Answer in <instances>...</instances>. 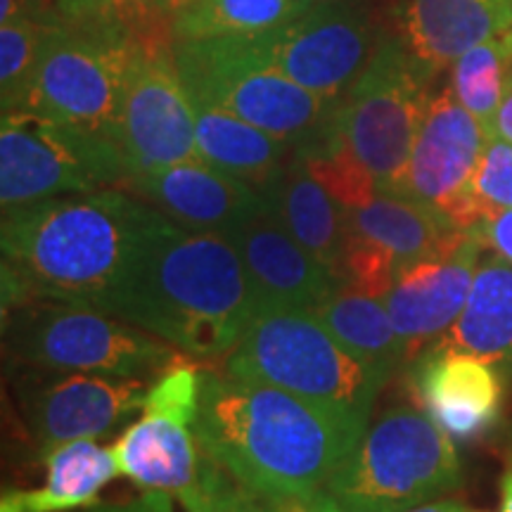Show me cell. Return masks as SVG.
Instances as JSON below:
<instances>
[{
  "label": "cell",
  "instance_id": "cell-18",
  "mask_svg": "<svg viewBox=\"0 0 512 512\" xmlns=\"http://www.w3.org/2000/svg\"><path fill=\"white\" fill-rule=\"evenodd\" d=\"M252 287L256 311H313L339 285L337 278L266 207L228 235Z\"/></svg>",
  "mask_w": 512,
  "mask_h": 512
},
{
  "label": "cell",
  "instance_id": "cell-26",
  "mask_svg": "<svg viewBox=\"0 0 512 512\" xmlns=\"http://www.w3.org/2000/svg\"><path fill=\"white\" fill-rule=\"evenodd\" d=\"M313 313L351 354L370 366L394 375L401 363H408L406 344L394 328L384 299L337 285Z\"/></svg>",
  "mask_w": 512,
  "mask_h": 512
},
{
  "label": "cell",
  "instance_id": "cell-4",
  "mask_svg": "<svg viewBox=\"0 0 512 512\" xmlns=\"http://www.w3.org/2000/svg\"><path fill=\"white\" fill-rule=\"evenodd\" d=\"M223 368L302 396L366 432L392 373L351 354L313 311L264 309Z\"/></svg>",
  "mask_w": 512,
  "mask_h": 512
},
{
  "label": "cell",
  "instance_id": "cell-5",
  "mask_svg": "<svg viewBox=\"0 0 512 512\" xmlns=\"http://www.w3.org/2000/svg\"><path fill=\"white\" fill-rule=\"evenodd\" d=\"M3 347L12 368L74 370L147 384L190 358L98 306L57 299L3 309Z\"/></svg>",
  "mask_w": 512,
  "mask_h": 512
},
{
  "label": "cell",
  "instance_id": "cell-15",
  "mask_svg": "<svg viewBox=\"0 0 512 512\" xmlns=\"http://www.w3.org/2000/svg\"><path fill=\"white\" fill-rule=\"evenodd\" d=\"M486 138V126L460 105L453 88H441L427 102L401 195L413 197L465 230L467 185Z\"/></svg>",
  "mask_w": 512,
  "mask_h": 512
},
{
  "label": "cell",
  "instance_id": "cell-6",
  "mask_svg": "<svg viewBox=\"0 0 512 512\" xmlns=\"http://www.w3.org/2000/svg\"><path fill=\"white\" fill-rule=\"evenodd\" d=\"M460 486L456 441L413 403L375 418L325 489L349 512H406Z\"/></svg>",
  "mask_w": 512,
  "mask_h": 512
},
{
  "label": "cell",
  "instance_id": "cell-16",
  "mask_svg": "<svg viewBox=\"0 0 512 512\" xmlns=\"http://www.w3.org/2000/svg\"><path fill=\"white\" fill-rule=\"evenodd\" d=\"M482 252L484 242L475 230H467L448 252L399 266L384 306L406 344L408 361L437 342L463 313Z\"/></svg>",
  "mask_w": 512,
  "mask_h": 512
},
{
  "label": "cell",
  "instance_id": "cell-13",
  "mask_svg": "<svg viewBox=\"0 0 512 512\" xmlns=\"http://www.w3.org/2000/svg\"><path fill=\"white\" fill-rule=\"evenodd\" d=\"M119 145L131 178L200 159L195 105L178 74L174 50L133 46L121 98Z\"/></svg>",
  "mask_w": 512,
  "mask_h": 512
},
{
  "label": "cell",
  "instance_id": "cell-38",
  "mask_svg": "<svg viewBox=\"0 0 512 512\" xmlns=\"http://www.w3.org/2000/svg\"><path fill=\"white\" fill-rule=\"evenodd\" d=\"M24 5H27V0H0V24L22 17Z\"/></svg>",
  "mask_w": 512,
  "mask_h": 512
},
{
  "label": "cell",
  "instance_id": "cell-30",
  "mask_svg": "<svg viewBox=\"0 0 512 512\" xmlns=\"http://www.w3.org/2000/svg\"><path fill=\"white\" fill-rule=\"evenodd\" d=\"M43 34H46V27H38L29 15L0 24V100H3V112L24 107L38 53H41Z\"/></svg>",
  "mask_w": 512,
  "mask_h": 512
},
{
  "label": "cell",
  "instance_id": "cell-11",
  "mask_svg": "<svg viewBox=\"0 0 512 512\" xmlns=\"http://www.w3.org/2000/svg\"><path fill=\"white\" fill-rule=\"evenodd\" d=\"M200 384L202 368L188 358L147 387L140 418L112 446L119 477L174 498L197 482L204 460L195 432Z\"/></svg>",
  "mask_w": 512,
  "mask_h": 512
},
{
  "label": "cell",
  "instance_id": "cell-24",
  "mask_svg": "<svg viewBox=\"0 0 512 512\" xmlns=\"http://www.w3.org/2000/svg\"><path fill=\"white\" fill-rule=\"evenodd\" d=\"M192 105L200 159L264 192L292 157L294 145L219 107L195 100Z\"/></svg>",
  "mask_w": 512,
  "mask_h": 512
},
{
  "label": "cell",
  "instance_id": "cell-14",
  "mask_svg": "<svg viewBox=\"0 0 512 512\" xmlns=\"http://www.w3.org/2000/svg\"><path fill=\"white\" fill-rule=\"evenodd\" d=\"M12 382L19 411L41 453L117 430L143 411L150 387L143 380L46 368H15Z\"/></svg>",
  "mask_w": 512,
  "mask_h": 512
},
{
  "label": "cell",
  "instance_id": "cell-21",
  "mask_svg": "<svg viewBox=\"0 0 512 512\" xmlns=\"http://www.w3.org/2000/svg\"><path fill=\"white\" fill-rule=\"evenodd\" d=\"M46 479L34 489H5L0 512H76L100 503V491L119 477L112 446L79 439L41 453Z\"/></svg>",
  "mask_w": 512,
  "mask_h": 512
},
{
  "label": "cell",
  "instance_id": "cell-35",
  "mask_svg": "<svg viewBox=\"0 0 512 512\" xmlns=\"http://www.w3.org/2000/svg\"><path fill=\"white\" fill-rule=\"evenodd\" d=\"M273 505L280 512H349L339 505L337 498L328 489H318L311 491V494L292 498H280V501H273Z\"/></svg>",
  "mask_w": 512,
  "mask_h": 512
},
{
  "label": "cell",
  "instance_id": "cell-22",
  "mask_svg": "<svg viewBox=\"0 0 512 512\" xmlns=\"http://www.w3.org/2000/svg\"><path fill=\"white\" fill-rule=\"evenodd\" d=\"M264 195L285 228L337 278L339 256L349 233L347 214L311 174L297 147Z\"/></svg>",
  "mask_w": 512,
  "mask_h": 512
},
{
  "label": "cell",
  "instance_id": "cell-32",
  "mask_svg": "<svg viewBox=\"0 0 512 512\" xmlns=\"http://www.w3.org/2000/svg\"><path fill=\"white\" fill-rule=\"evenodd\" d=\"M185 512H280L204 456L197 482L178 498Z\"/></svg>",
  "mask_w": 512,
  "mask_h": 512
},
{
  "label": "cell",
  "instance_id": "cell-41",
  "mask_svg": "<svg viewBox=\"0 0 512 512\" xmlns=\"http://www.w3.org/2000/svg\"><path fill=\"white\" fill-rule=\"evenodd\" d=\"M311 3H330V0H311Z\"/></svg>",
  "mask_w": 512,
  "mask_h": 512
},
{
  "label": "cell",
  "instance_id": "cell-19",
  "mask_svg": "<svg viewBox=\"0 0 512 512\" xmlns=\"http://www.w3.org/2000/svg\"><path fill=\"white\" fill-rule=\"evenodd\" d=\"M128 188L181 226L223 238L266 207L264 192L204 159L136 176L128 181Z\"/></svg>",
  "mask_w": 512,
  "mask_h": 512
},
{
  "label": "cell",
  "instance_id": "cell-20",
  "mask_svg": "<svg viewBox=\"0 0 512 512\" xmlns=\"http://www.w3.org/2000/svg\"><path fill=\"white\" fill-rule=\"evenodd\" d=\"M399 24L403 48L427 76L512 31V0H403Z\"/></svg>",
  "mask_w": 512,
  "mask_h": 512
},
{
  "label": "cell",
  "instance_id": "cell-1",
  "mask_svg": "<svg viewBox=\"0 0 512 512\" xmlns=\"http://www.w3.org/2000/svg\"><path fill=\"white\" fill-rule=\"evenodd\" d=\"M98 309L150 332L192 361H226L256 313L233 242L159 211Z\"/></svg>",
  "mask_w": 512,
  "mask_h": 512
},
{
  "label": "cell",
  "instance_id": "cell-12",
  "mask_svg": "<svg viewBox=\"0 0 512 512\" xmlns=\"http://www.w3.org/2000/svg\"><path fill=\"white\" fill-rule=\"evenodd\" d=\"M247 38L271 67L328 102L344 98L380 46L373 19L344 0L316 3L283 27Z\"/></svg>",
  "mask_w": 512,
  "mask_h": 512
},
{
  "label": "cell",
  "instance_id": "cell-29",
  "mask_svg": "<svg viewBox=\"0 0 512 512\" xmlns=\"http://www.w3.org/2000/svg\"><path fill=\"white\" fill-rule=\"evenodd\" d=\"M508 209H512V143L489 133L467 185L465 230H475L479 223Z\"/></svg>",
  "mask_w": 512,
  "mask_h": 512
},
{
  "label": "cell",
  "instance_id": "cell-34",
  "mask_svg": "<svg viewBox=\"0 0 512 512\" xmlns=\"http://www.w3.org/2000/svg\"><path fill=\"white\" fill-rule=\"evenodd\" d=\"M76 512H174V496L164 491H140L136 498H128V501L98 503Z\"/></svg>",
  "mask_w": 512,
  "mask_h": 512
},
{
  "label": "cell",
  "instance_id": "cell-9",
  "mask_svg": "<svg viewBox=\"0 0 512 512\" xmlns=\"http://www.w3.org/2000/svg\"><path fill=\"white\" fill-rule=\"evenodd\" d=\"M425 79L401 38H382L366 69L337 100L332 126L380 190L403 188L430 102Z\"/></svg>",
  "mask_w": 512,
  "mask_h": 512
},
{
  "label": "cell",
  "instance_id": "cell-23",
  "mask_svg": "<svg viewBox=\"0 0 512 512\" xmlns=\"http://www.w3.org/2000/svg\"><path fill=\"white\" fill-rule=\"evenodd\" d=\"M344 214L351 230L387 249L399 266L448 252L467 233L413 197L389 190H377L373 200Z\"/></svg>",
  "mask_w": 512,
  "mask_h": 512
},
{
  "label": "cell",
  "instance_id": "cell-27",
  "mask_svg": "<svg viewBox=\"0 0 512 512\" xmlns=\"http://www.w3.org/2000/svg\"><path fill=\"white\" fill-rule=\"evenodd\" d=\"M311 0H183L174 8V41L259 36L283 27L306 10Z\"/></svg>",
  "mask_w": 512,
  "mask_h": 512
},
{
  "label": "cell",
  "instance_id": "cell-33",
  "mask_svg": "<svg viewBox=\"0 0 512 512\" xmlns=\"http://www.w3.org/2000/svg\"><path fill=\"white\" fill-rule=\"evenodd\" d=\"M475 233L484 242V247L494 249V254L503 256L512 264V209L501 211V214L479 223Z\"/></svg>",
  "mask_w": 512,
  "mask_h": 512
},
{
  "label": "cell",
  "instance_id": "cell-8",
  "mask_svg": "<svg viewBox=\"0 0 512 512\" xmlns=\"http://www.w3.org/2000/svg\"><path fill=\"white\" fill-rule=\"evenodd\" d=\"M117 140L29 110L0 121V204L3 211L64 195L128 185Z\"/></svg>",
  "mask_w": 512,
  "mask_h": 512
},
{
  "label": "cell",
  "instance_id": "cell-31",
  "mask_svg": "<svg viewBox=\"0 0 512 512\" xmlns=\"http://www.w3.org/2000/svg\"><path fill=\"white\" fill-rule=\"evenodd\" d=\"M396 271H399V261L387 249L349 228L337 266L339 285L384 299L392 290Z\"/></svg>",
  "mask_w": 512,
  "mask_h": 512
},
{
  "label": "cell",
  "instance_id": "cell-36",
  "mask_svg": "<svg viewBox=\"0 0 512 512\" xmlns=\"http://www.w3.org/2000/svg\"><path fill=\"white\" fill-rule=\"evenodd\" d=\"M489 133L512 143V79L508 83V88H505V95L494 114V121H491Z\"/></svg>",
  "mask_w": 512,
  "mask_h": 512
},
{
  "label": "cell",
  "instance_id": "cell-10",
  "mask_svg": "<svg viewBox=\"0 0 512 512\" xmlns=\"http://www.w3.org/2000/svg\"><path fill=\"white\" fill-rule=\"evenodd\" d=\"M133 46L114 29L48 27L22 110L119 143L121 98Z\"/></svg>",
  "mask_w": 512,
  "mask_h": 512
},
{
  "label": "cell",
  "instance_id": "cell-7",
  "mask_svg": "<svg viewBox=\"0 0 512 512\" xmlns=\"http://www.w3.org/2000/svg\"><path fill=\"white\" fill-rule=\"evenodd\" d=\"M174 60L192 100L235 114L294 147L320 136L335 114L337 102L280 74L247 36L174 41Z\"/></svg>",
  "mask_w": 512,
  "mask_h": 512
},
{
  "label": "cell",
  "instance_id": "cell-40",
  "mask_svg": "<svg viewBox=\"0 0 512 512\" xmlns=\"http://www.w3.org/2000/svg\"><path fill=\"white\" fill-rule=\"evenodd\" d=\"M162 3H164V5H169V8L174 10L176 5H181V3H183V0H162Z\"/></svg>",
  "mask_w": 512,
  "mask_h": 512
},
{
  "label": "cell",
  "instance_id": "cell-17",
  "mask_svg": "<svg viewBox=\"0 0 512 512\" xmlns=\"http://www.w3.org/2000/svg\"><path fill=\"white\" fill-rule=\"evenodd\" d=\"M420 408L453 441H477L501 422L503 368L458 349H427L413 361Z\"/></svg>",
  "mask_w": 512,
  "mask_h": 512
},
{
  "label": "cell",
  "instance_id": "cell-25",
  "mask_svg": "<svg viewBox=\"0 0 512 512\" xmlns=\"http://www.w3.org/2000/svg\"><path fill=\"white\" fill-rule=\"evenodd\" d=\"M427 349L470 351L512 370V264L508 259L486 256L472 280L463 313Z\"/></svg>",
  "mask_w": 512,
  "mask_h": 512
},
{
  "label": "cell",
  "instance_id": "cell-28",
  "mask_svg": "<svg viewBox=\"0 0 512 512\" xmlns=\"http://www.w3.org/2000/svg\"><path fill=\"white\" fill-rule=\"evenodd\" d=\"M512 79V31L477 43L453 62L451 88L460 105L489 131Z\"/></svg>",
  "mask_w": 512,
  "mask_h": 512
},
{
  "label": "cell",
  "instance_id": "cell-39",
  "mask_svg": "<svg viewBox=\"0 0 512 512\" xmlns=\"http://www.w3.org/2000/svg\"><path fill=\"white\" fill-rule=\"evenodd\" d=\"M498 512H512V467H508L501 477V505H498Z\"/></svg>",
  "mask_w": 512,
  "mask_h": 512
},
{
  "label": "cell",
  "instance_id": "cell-37",
  "mask_svg": "<svg viewBox=\"0 0 512 512\" xmlns=\"http://www.w3.org/2000/svg\"><path fill=\"white\" fill-rule=\"evenodd\" d=\"M406 512H484V510H477L472 508V505L460 503V501H451V498H437V501L415 505V508Z\"/></svg>",
  "mask_w": 512,
  "mask_h": 512
},
{
  "label": "cell",
  "instance_id": "cell-2",
  "mask_svg": "<svg viewBox=\"0 0 512 512\" xmlns=\"http://www.w3.org/2000/svg\"><path fill=\"white\" fill-rule=\"evenodd\" d=\"M195 432L204 456L271 503L325 489L363 437L316 403L226 368H202Z\"/></svg>",
  "mask_w": 512,
  "mask_h": 512
},
{
  "label": "cell",
  "instance_id": "cell-3",
  "mask_svg": "<svg viewBox=\"0 0 512 512\" xmlns=\"http://www.w3.org/2000/svg\"><path fill=\"white\" fill-rule=\"evenodd\" d=\"M157 214L117 188L3 211V309L29 299L100 306Z\"/></svg>",
  "mask_w": 512,
  "mask_h": 512
}]
</instances>
